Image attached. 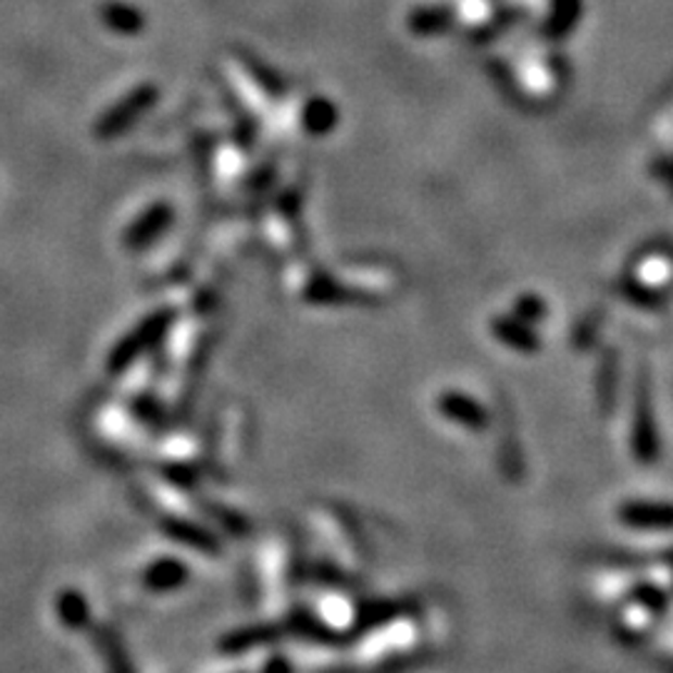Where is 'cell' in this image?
Segmentation results:
<instances>
[{"label": "cell", "instance_id": "4", "mask_svg": "<svg viewBox=\"0 0 673 673\" xmlns=\"http://www.w3.org/2000/svg\"><path fill=\"white\" fill-rule=\"evenodd\" d=\"M632 445H634V454L638 462L651 464L656 462V457H659V432H656L651 399L649 395H646L644 387L641 391H638V399H636Z\"/></svg>", "mask_w": 673, "mask_h": 673}, {"label": "cell", "instance_id": "19", "mask_svg": "<svg viewBox=\"0 0 673 673\" xmlns=\"http://www.w3.org/2000/svg\"><path fill=\"white\" fill-rule=\"evenodd\" d=\"M265 673H292V663H289L285 656H272L265 663Z\"/></svg>", "mask_w": 673, "mask_h": 673}, {"label": "cell", "instance_id": "9", "mask_svg": "<svg viewBox=\"0 0 673 673\" xmlns=\"http://www.w3.org/2000/svg\"><path fill=\"white\" fill-rule=\"evenodd\" d=\"M283 628L272 626V624H258V626H245L237 628V632H229L223 641H220V651L237 656V653H247L252 649H260V646L272 644L279 636Z\"/></svg>", "mask_w": 673, "mask_h": 673}, {"label": "cell", "instance_id": "17", "mask_svg": "<svg viewBox=\"0 0 673 673\" xmlns=\"http://www.w3.org/2000/svg\"><path fill=\"white\" fill-rule=\"evenodd\" d=\"M335 123V108L327 105V102H314L312 105V115L307 113V125L312 127V130L325 133Z\"/></svg>", "mask_w": 673, "mask_h": 673}, {"label": "cell", "instance_id": "13", "mask_svg": "<svg viewBox=\"0 0 673 673\" xmlns=\"http://www.w3.org/2000/svg\"><path fill=\"white\" fill-rule=\"evenodd\" d=\"M671 272H673L671 260L661 258V254H651V258L641 260V265L636 267V272H634V287L649 295L653 287H659V285L666 283V279L671 277Z\"/></svg>", "mask_w": 673, "mask_h": 673}, {"label": "cell", "instance_id": "1", "mask_svg": "<svg viewBox=\"0 0 673 673\" xmlns=\"http://www.w3.org/2000/svg\"><path fill=\"white\" fill-rule=\"evenodd\" d=\"M170 322H173V312H158L145 320L140 327H135L130 335L117 342L113 354L108 357V372L123 374L135 360H138L145 349H150L152 345L163 339V335L170 329Z\"/></svg>", "mask_w": 673, "mask_h": 673}, {"label": "cell", "instance_id": "5", "mask_svg": "<svg viewBox=\"0 0 673 673\" xmlns=\"http://www.w3.org/2000/svg\"><path fill=\"white\" fill-rule=\"evenodd\" d=\"M163 534L170 536V539L183 544V547H190L195 551L202 553H220V541L217 536L212 534L210 529H204V526L187 522V519H177L170 516L163 522Z\"/></svg>", "mask_w": 673, "mask_h": 673}, {"label": "cell", "instance_id": "15", "mask_svg": "<svg viewBox=\"0 0 673 673\" xmlns=\"http://www.w3.org/2000/svg\"><path fill=\"white\" fill-rule=\"evenodd\" d=\"M287 632L292 634H300L304 638H312V641H329L332 634L329 628L325 624H320L317 619L312 616V613H304V611H295L292 616L287 619Z\"/></svg>", "mask_w": 673, "mask_h": 673}, {"label": "cell", "instance_id": "11", "mask_svg": "<svg viewBox=\"0 0 673 673\" xmlns=\"http://www.w3.org/2000/svg\"><path fill=\"white\" fill-rule=\"evenodd\" d=\"M58 619L63 621V626L67 632H85V628L92 626V613L90 603L80 591L65 589L55 601Z\"/></svg>", "mask_w": 673, "mask_h": 673}, {"label": "cell", "instance_id": "7", "mask_svg": "<svg viewBox=\"0 0 673 673\" xmlns=\"http://www.w3.org/2000/svg\"><path fill=\"white\" fill-rule=\"evenodd\" d=\"M187 578H190V572H187V566L183 564V561L167 557V559H158L155 564H150L148 569H145L142 584L148 591L167 594V591H177L180 586H185Z\"/></svg>", "mask_w": 673, "mask_h": 673}, {"label": "cell", "instance_id": "6", "mask_svg": "<svg viewBox=\"0 0 673 673\" xmlns=\"http://www.w3.org/2000/svg\"><path fill=\"white\" fill-rule=\"evenodd\" d=\"M491 335L499 339L501 345H507L511 349H516V352L522 354H536L539 352V337H536V332L532 329L529 322L519 320V317H497L491 322Z\"/></svg>", "mask_w": 673, "mask_h": 673}, {"label": "cell", "instance_id": "3", "mask_svg": "<svg viewBox=\"0 0 673 673\" xmlns=\"http://www.w3.org/2000/svg\"><path fill=\"white\" fill-rule=\"evenodd\" d=\"M437 409L447 422L459 424V427L470 432H484L489 424L487 409L476 402L474 397L464 395V391H445L437 399Z\"/></svg>", "mask_w": 673, "mask_h": 673}, {"label": "cell", "instance_id": "16", "mask_svg": "<svg viewBox=\"0 0 673 673\" xmlns=\"http://www.w3.org/2000/svg\"><path fill=\"white\" fill-rule=\"evenodd\" d=\"M514 314L519 320H524V322H529V325H534V322H539L544 317V302L536 295L519 297L516 304H514Z\"/></svg>", "mask_w": 673, "mask_h": 673}, {"label": "cell", "instance_id": "2", "mask_svg": "<svg viewBox=\"0 0 673 673\" xmlns=\"http://www.w3.org/2000/svg\"><path fill=\"white\" fill-rule=\"evenodd\" d=\"M616 516L634 532H673V501L628 499L619 507Z\"/></svg>", "mask_w": 673, "mask_h": 673}, {"label": "cell", "instance_id": "8", "mask_svg": "<svg viewBox=\"0 0 673 673\" xmlns=\"http://www.w3.org/2000/svg\"><path fill=\"white\" fill-rule=\"evenodd\" d=\"M92 641H96V649L100 653V659L105 661L108 673H135L130 653H127L123 638L117 636L115 628L110 626H96L92 628Z\"/></svg>", "mask_w": 673, "mask_h": 673}, {"label": "cell", "instance_id": "14", "mask_svg": "<svg viewBox=\"0 0 673 673\" xmlns=\"http://www.w3.org/2000/svg\"><path fill=\"white\" fill-rule=\"evenodd\" d=\"M454 18L462 21L464 28L484 30L491 25V5L487 0H459L454 5Z\"/></svg>", "mask_w": 673, "mask_h": 673}, {"label": "cell", "instance_id": "12", "mask_svg": "<svg viewBox=\"0 0 673 673\" xmlns=\"http://www.w3.org/2000/svg\"><path fill=\"white\" fill-rule=\"evenodd\" d=\"M582 0H551V11L547 15V25H544L547 38L564 40L566 36H572L574 25L582 21Z\"/></svg>", "mask_w": 673, "mask_h": 673}, {"label": "cell", "instance_id": "10", "mask_svg": "<svg viewBox=\"0 0 673 673\" xmlns=\"http://www.w3.org/2000/svg\"><path fill=\"white\" fill-rule=\"evenodd\" d=\"M454 8L449 5H422L416 8L414 13H409V30L414 33V36L422 38H434L441 36V33L449 30V25L454 23Z\"/></svg>", "mask_w": 673, "mask_h": 673}, {"label": "cell", "instance_id": "18", "mask_svg": "<svg viewBox=\"0 0 673 673\" xmlns=\"http://www.w3.org/2000/svg\"><path fill=\"white\" fill-rule=\"evenodd\" d=\"M636 596H638V601H644V607H649V611H656V613L666 611L669 596L661 589H656V586H641Z\"/></svg>", "mask_w": 673, "mask_h": 673}]
</instances>
